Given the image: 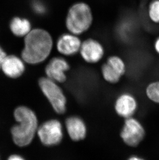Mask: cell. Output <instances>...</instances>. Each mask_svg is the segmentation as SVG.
I'll list each match as a JSON object with an SVG mask.
<instances>
[{"label": "cell", "instance_id": "6da1fadb", "mask_svg": "<svg viewBox=\"0 0 159 160\" xmlns=\"http://www.w3.org/2000/svg\"><path fill=\"white\" fill-rule=\"evenodd\" d=\"M53 45L52 38L48 31L42 29L32 30L25 37L22 59L32 64L44 62L51 53Z\"/></svg>", "mask_w": 159, "mask_h": 160}, {"label": "cell", "instance_id": "7a4b0ae2", "mask_svg": "<svg viewBox=\"0 0 159 160\" xmlns=\"http://www.w3.org/2000/svg\"><path fill=\"white\" fill-rule=\"evenodd\" d=\"M14 116L18 122L11 131L14 142L19 146H26L32 142L37 132V118L31 109L25 106L17 108Z\"/></svg>", "mask_w": 159, "mask_h": 160}, {"label": "cell", "instance_id": "3957f363", "mask_svg": "<svg viewBox=\"0 0 159 160\" xmlns=\"http://www.w3.org/2000/svg\"><path fill=\"white\" fill-rule=\"evenodd\" d=\"M93 16L89 5L78 2L71 6L66 16V26L70 33L80 35L92 26Z\"/></svg>", "mask_w": 159, "mask_h": 160}, {"label": "cell", "instance_id": "277c9868", "mask_svg": "<svg viewBox=\"0 0 159 160\" xmlns=\"http://www.w3.org/2000/svg\"><path fill=\"white\" fill-rule=\"evenodd\" d=\"M39 85L54 110L59 114L64 113L66 112L67 101L57 82L48 77H42L39 79Z\"/></svg>", "mask_w": 159, "mask_h": 160}, {"label": "cell", "instance_id": "5b68a950", "mask_svg": "<svg viewBox=\"0 0 159 160\" xmlns=\"http://www.w3.org/2000/svg\"><path fill=\"white\" fill-rule=\"evenodd\" d=\"M38 135L42 144L53 146L60 143L63 138V131L61 123L57 120H50L38 128Z\"/></svg>", "mask_w": 159, "mask_h": 160}, {"label": "cell", "instance_id": "8992f818", "mask_svg": "<svg viewBox=\"0 0 159 160\" xmlns=\"http://www.w3.org/2000/svg\"><path fill=\"white\" fill-rule=\"evenodd\" d=\"M145 136L143 126L134 118H127L121 132V138L129 146L135 147L141 142Z\"/></svg>", "mask_w": 159, "mask_h": 160}, {"label": "cell", "instance_id": "52a82bcc", "mask_svg": "<svg viewBox=\"0 0 159 160\" xmlns=\"http://www.w3.org/2000/svg\"><path fill=\"white\" fill-rule=\"evenodd\" d=\"M102 74L104 79L110 83H117L126 72V65L122 58L113 56L108 58L102 65Z\"/></svg>", "mask_w": 159, "mask_h": 160}, {"label": "cell", "instance_id": "ba28073f", "mask_svg": "<svg viewBox=\"0 0 159 160\" xmlns=\"http://www.w3.org/2000/svg\"><path fill=\"white\" fill-rule=\"evenodd\" d=\"M79 52L83 59L89 63L99 62L104 53L102 45L93 38H89L82 42Z\"/></svg>", "mask_w": 159, "mask_h": 160}, {"label": "cell", "instance_id": "9c48e42d", "mask_svg": "<svg viewBox=\"0 0 159 160\" xmlns=\"http://www.w3.org/2000/svg\"><path fill=\"white\" fill-rule=\"evenodd\" d=\"M70 66L67 61L62 57H54L46 67L47 77L56 82H64L66 80V72Z\"/></svg>", "mask_w": 159, "mask_h": 160}, {"label": "cell", "instance_id": "30bf717a", "mask_svg": "<svg viewBox=\"0 0 159 160\" xmlns=\"http://www.w3.org/2000/svg\"><path fill=\"white\" fill-rule=\"evenodd\" d=\"M81 40L72 33L64 34L60 36L56 42V48L60 53L65 56H73L80 52Z\"/></svg>", "mask_w": 159, "mask_h": 160}, {"label": "cell", "instance_id": "8fae6325", "mask_svg": "<svg viewBox=\"0 0 159 160\" xmlns=\"http://www.w3.org/2000/svg\"><path fill=\"white\" fill-rule=\"evenodd\" d=\"M115 108L117 114L120 116L130 118L137 109V102L134 98L130 94H123L117 98Z\"/></svg>", "mask_w": 159, "mask_h": 160}, {"label": "cell", "instance_id": "7c38bea8", "mask_svg": "<svg viewBox=\"0 0 159 160\" xmlns=\"http://www.w3.org/2000/svg\"><path fill=\"white\" fill-rule=\"evenodd\" d=\"M66 128L69 137L73 141H81L85 138L87 129L84 121L78 117H70L66 121Z\"/></svg>", "mask_w": 159, "mask_h": 160}, {"label": "cell", "instance_id": "4fadbf2b", "mask_svg": "<svg viewBox=\"0 0 159 160\" xmlns=\"http://www.w3.org/2000/svg\"><path fill=\"white\" fill-rule=\"evenodd\" d=\"M1 68L8 77L16 78L20 77L25 70L21 59L15 56H6L2 64Z\"/></svg>", "mask_w": 159, "mask_h": 160}, {"label": "cell", "instance_id": "5bb4252c", "mask_svg": "<svg viewBox=\"0 0 159 160\" xmlns=\"http://www.w3.org/2000/svg\"><path fill=\"white\" fill-rule=\"evenodd\" d=\"M11 29L16 36H26L31 31V24L28 20L16 17L11 22Z\"/></svg>", "mask_w": 159, "mask_h": 160}, {"label": "cell", "instance_id": "9a60e30c", "mask_svg": "<svg viewBox=\"0 0 159 160\" xmlns=\"http://www.w3.org/2000/svg\"><path fill=\"white\" fill-rule=\"evenodd\" d=\"M146 93L149 99L159 103V81L149 85L146 90Z\"/></svg>", "mask_w": 159, "mask_h": 160}, {"label": "cell", "instance_id": "2e32d148", "mask_svg": "<svg viewBox=\"0 0 159 160\" xmlns=\"http://www.w3.org/2000/svg\"><path fill=\"white\" fill-rule=\"evenodd\" d=\"M149 17L153 22L159 23V0H154L149 7Z\"/></svg>", "mask_w": 159, "mask_h": 160}, {"label": "cell", "instance_id": "e0dca14e", "mask_svg": "<svg viewBox=\"0 0 159 160\" xmlns=\"http://www.w3.org/2000/svg\"><path fill=\"white\" fill-rule=\"evenodd\" d=\"M34 8L35 11L38 13H42L45 11V8L43 5L41 4L39 2H35L34 4Z\"/></svg>", "mask_w": 159, "mask_h": 160}, {"label": "cell", "instance_id": "ac0fdd59", "mask_svg": "<svg viewBox=\"0 0 159 160\" xmlns=\"http://www.w3.org/2000/svg\"><path fill=\"white\" fill-rule=\"evenodd\" d=\"M6 54L2 49L0 47V68H1L2 64L5 58L6 57Z\"/></svg>", "mask_w": 159, "mask_h": 160}, {"label": "cell", "instance_id": "d6986e66", "mask_svg": "<svg viewBox=\"0 0 159 160\" xmlns=\"http://www.w3.org/2000/svg\"><path fill=\"white\" fill-rule=\"evenodd\" d=\"M8 160H25L21 156L19 155H12L8 158Z\"/></svg>", "mask_w": 159, "mask_h": 160}, {"label": "cell", "instance_id": "ffe728a7", "mask_svg": "<svg viewBox=\"0 0 159 160\" xmlns=\"http://www.w3.org/2000/svg\"><path fill=\"white\" fill-rule=\"evenodd\" d=\"M155 50H156V52L159 53V38L158 39H157L155 44Z\"/></svg>", "mask_w": 159, "mask_h": 160}, {"label": "cell", "instance_id": "44dd1931", "mask_svg": "<svg viewBox=\"0 0 159 160\" xmlns=\"http://www.w3.org/2000/svg\"><path fill=\"white\" fill-rule=\"evenodd\" d=\"M128 160H144L143 159H142L141 158L135 157V156H133L132 157L130 158Z\"/></svg>", "mask_w": 159, "mask_h": 160}]
</instances>
